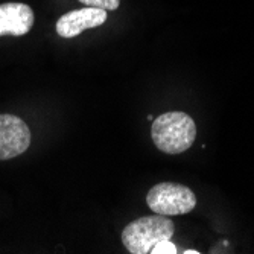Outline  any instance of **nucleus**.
Masks as SVG:
<instances>
[{
	"instance_id": "nucleus-1",
	"label": "nucleus",
	"mask_w": 254,
	"mask_h": 254,
	"mask_svg": "<svg viewBox=\"0 0 254 254\" xmlns=\"http://www.w3.org/2000/svg\"><path fill=\"white\" fill-rule=\"evenodd\" d=\"M151 137L154 145L165 154H181L188 151L196 138V125L189 114L169 111L152 121Z\"/></svg>"
},
{
	"instance_id": "nucleus-2",
	"label": "nucleus",
	"mask_w": 254,
	"mask_h": 254,
	"mask_svg": "<svg viewBox=\"0 0 254 254\" xmlns=\"http://www.w3.org/2000/svg\"><path fill=\"white\" fill-rule=\"evenodd\" d=\"M175 225L169 216L152 215L129 222L122 232V244L131 254H151V250L161 241L171 239Z\"/></svg>"
},
{
	"instance_id": "nucleus-3",
	"label": "nucleus",
	"mask_w": 254,
	"mask_h": 254,
	"mask_svg": "<svg viewBox=\"0 0 254 254\" xmlns=\"http://www.w3.org/2000/svg\"><path fill=\"white\" fill-rule=\"evenodd\" d=\"M149 209L163 216H178L192 212L196 205L195 193L183 184L158 183L149 189L146 195Z\"/></svg>"
},
{
	"instance_id": "nucleus-4",
	"label": "nucleus",
	"mask_w": 254,
	"mask_h": 254,
	"mask_svg": "<svg viewBox=\"0 0 254 254\" xmlns=\"http://www.w3.org/2000/svg\"><path fill=\"white\" fill-rule=\"evenodd\" d=\"M31 145V129L17 116L0 114V160H9L25 152Z\"/></svg>"
},
{
	"instance_id": "nucleus-5",
	"label": "nucleus",
	"mask_w": 254,
	"mask_h": 254,
	"mask_svg": "<svg viewBox=\"0 0 254 254\" xmlns=\"http://www.w3.org/2000/svg\"><path fill=\"white\" fill-rule=\"evenodd\" d=\"M107 21V11L99 8H82L65 12L57 20V34L63 38H73L85 29L99 28Z\"/></svg>"
},
{
	"instance_id": "nucleus-6",
	"label": "nucleus",
	"mask_w": 254,
	"mask_h": 254,
	"mask_svg": "<svg viewBox=\"0 0 254 254\" xmlns=\"http://www.w3.org/2000/svg\"><path fill=\"white\" fill-rule=\"evenodd\" d=\"M35 21L34 11L26 3H2L0 5V37L26 35Z\"/></svg>"
},
{
	"instance_id": "nucleus-7",
	"label": "nucleus",
	"mask_w": 254,
	"mask_h": 254,
	"mask_svg": "<svg viewBox=\"0 0 254 254\" xmlns=\"http://www.w3.org/2000/svg\"><path fill=\"white\" fill-rule=\"evenodd\" d=\"M81 3L90 8H99L105 11H114L121 5V0H79Z\"/></svg>"
},
{
	"instance_id": "nucleus-8",
	"label": "nucleus",
	"mask_w": 254,
	"mask_h": 254,
	"mask_svg": "<svg viewBox=\"0 0 254 254\" xmlns=\"http://www.w3.org/2000/svg\"><path fill=\"white\" fill-rule=\"evenodd\" d=\"M175 253H178V251H177V247L171 242V239L158 242L151 250V254H175Z\"/></svg>"
},
{
	"instance_id": "nucleus-9",
	"label": "nucleus",
	"mask_w": 254,
	"mask_h": 254,
	"mask_svg": "<svg viewBox=\"0 0 254 254\" xmlns=\"http://www.w3.org/2000/svg\"><path fill=\"white\" fill-rule=\"evenodd\" d=\"M184 254H199V251H195V250H186V251H183Z\"/></svg>"
},
{
	"instance_id": "nucleus-10",
	"label": "nucleus",
	"mask_w": 254,
	"mask_h": 254,
	"mask_svg": "<svg viewBox=\"0 0 254 254\" xmlns=\"http://www.w3.org/2000/svg\"><path fill=\"white\" fill-rule=\"evenodd\" d=\"M146 119H148V121H154V116H152V114H149V116H148Z\"/></svg>"
}]
</instances>
